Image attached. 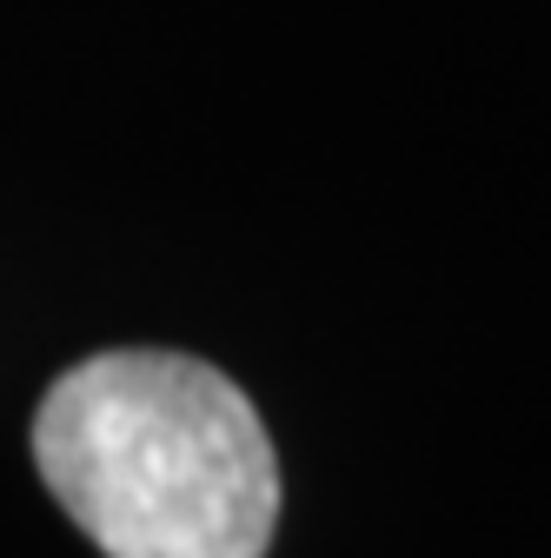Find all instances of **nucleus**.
I'll return each mask as SVG.
<instances>
[{
  "label": "nucleus",
  "instance_id": "1",
  "mask_svg": "<svg viewBox=\"0 0 551 558\" xmlns=\"http://www.w3.org/2000/svg\"><path fill=\"white\" fill-rule=\"evenodd\" d=\"M34 465L107 558H266L280 459L253 399L193 353H94L34 412Z\"/></svg>",
  "mask_w": 551,
  "mask_h": 558
}]
</instances>
